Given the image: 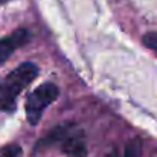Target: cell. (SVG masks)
<instances>
[{
    "instance_id": "6da1fadb",
    "label": "cell",
    "mask_w": 157,
    "mask_h": 157,
    "mask_svg": "<svg viewBox=\"0 0 157 157\" xmlns=\"http://www.w3.org/2000/svg\"><path fill=\"white\" fill-rule=\"evenodd\" d=\"M38 70L35 63L26 61L8 73L0 86V111L12 113L15 110L20 93L38 76Z\"/></svg>"
},
{
    "instance_id": "7a4b0ae2",
    "label": "cell",
    "mask_w": 157,
    "mask_h": 157,
    "mask_svg": "<svg viewBox=\"0 0 157 157\" xmlns=\"http://www.w3.org/2000/svg\"><path fill=\"white\" fill-rule=\"evenodd\" d=\"M46 147H56L69 157L87 156L84 131L73 124L58 125L46 137L38 140L37 148H46Z\"/></svg>"
},
{
    "instance_id": "3957f363",
    "label": "cell",
    "mask_w": 157,
    "mask_h": 157,
    "mask_svg": "<svg viewBox=\"0 0 157 157\" xmlns=\"http://www.w3.org/2000/svg\"><path fill=\"white\" fill-rule=\"evenodd\" d=\"M59 96V89L53 82H43L34 89L26 98V119L35 127L40 124L46 108L56 101Z\"/></svg>"
},
{
    "instance_id": "277c9868",
    "label": "cell",
    "mask_w": 157,
    "mask_h": 157,
    "mask_svg": "<svg viewBox=\"0 0 157 157\" xmlns=\"http://www.w3.org/2000/svg\"><path fill=\"white\" fill-rule=\"evenodd\" d=\"M31 40V32L25 28L15 29L9 35L0 38V66L15 52L18 48L25 46Z\"/></svg>"
},
{
    "instance_id": "5b68a950",
    "label": "cell",
    "mask_w": 157,
    "mask_h": 157,
    "mask_svg": "<svg viewBox=\"0 0 157 157\" xmlns=\"http://www.w3.org/2000/svg\"><path fill=\"white\" fill-rule=\"evenodd\" d=\"M142 156V140L139 137H134L119 147H116L107 157H140Z\"/></svg>"
},
{
    "instance_id": "8992f818",
    "label": "cell",
    "mask_w": 157,
    "mask_h": 157,
    "mask_svg": "<svg viewBox=\"0 0 157 157\" xmlns=\"http://www.w3.org/2000/svg\"><path fill=\"white\" fill-rule=\"evenodd\" d=\"M0 157H23V151L17 144H8L0 148Z\"/></svg>"
},
{
    "instance_id": "52a82bcc",
    "label": "cell",
    "mask_w": 157,
    "mask_h": 157,
    "mask_svg": "<svg viewBox=\"0 0 157 157\" xmlns=\"http://www.w3.org/2000/svg\"><path fill=\"white\" fill-rule=\"evenodd\" d=\"M142 41H144V44L147 48H150V49H153V51L157 52V32H147L144 35Z\"/></svg>"
},
{
    "instance_id": "ba28073f",
    "label": "cell",
    "mask_w": 157,
    "mask_h": 157,
    "mask_svg": "<svg viewBox=\"0 0 157 157\" xmlns=\"http://www.w3.org/2000/svg\"><path fill=\"white\" fill-rule=\"evenodd\" d=\"M6 2H9V0H0V5H3V3H6Z\"/></svg>"
}]
</instances>
